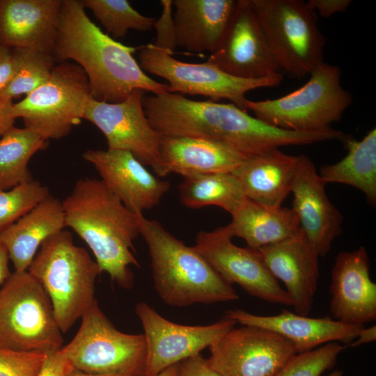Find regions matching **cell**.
I'll return each instance as SVG.
<instances>
[{
	"mask_svg": "<svg viewBox=\"0 0 376 376\" xmlns=\"http://www.w3.org/2000/svg\"><path fill=\"white\" fill-rule=\"evenodd\" d=\"M349 344L350 346L355 347L359 345L373 342L376 340V327L372 326L369 328L363 327L358 334L357 336Z\"/></svg>",
	"mask_w": 376,
	"mask_h": 376,
	"instance_id": "obj_42",
	"label": "cell"
},
{
	"mask_svg": "<svg viewBox=\"0 0 376 376\" xmlns=\"http://www.w3.org/2000/svg\"><path fill=\"white\" fill-rule=\"evenodd\" d=\"M231 215L228 224L231 234L244 240L253 249L284 240L300 229L292 209L270 207L247 198Z\"/></svg>",
	"mask_w": 376,
	"mask_h": 376,
	"instance_id": "obj_27",
	"label": "cell"
},
{
	"mask_svg": "<svg viewBox=\"0 0 376 376\" xmlns=\"http://www.w3.org/2000/svg\"><path fill=\"white\" fill-rule=\"evenodd\" d=\"M281 70L303 79L323 62L315 13L301 0H250Z\"/></svg>",
	"mask_w": 376,
	"mask_h": 376,
	"instance_id": "obj_8",
	"label": "cell"
},
{
	"mask_svg": "<svg viewBox=\"0 0 376 376\" xmlns=\"http://www.w3.org/2000/svg\"><path fill=\"white\" fill-rule=\"evenodd\" d=\"M27 271L49 297L62 333L70 329L95 300L99 267L85 249L74 244L68 230L45 240Z\"/></svg>",
	"mask_w": 376,
	"mask_h": 376,
	"instance_id": "obj_5",
	"label": "cell"
},
{
	"mask_svg": "<svg viewBox=\"0 0 376 376\" xmlns=\"http://www.w3.org/2000/svg\"><path fill=\"white\" fill-rule=\"evenodd\" d=\"M62 0H0V45L51 53Z\"/></svg>",
	"mask_w": 376,
	"mask_h": 376,
	"instance_id": "obj_22",
	"label": "cell"
},
{
	"mask_svg": "<svg viewBox=\"0 0 376 376\" xmlns=\"http://www.w3.org/2000/svg\"><path fill=\"white\" fill-rule=\"evenodd\" d=\"M328 376H343V372L341 370H336L331 372Z\"/></svg>",
	"mask_w": 376,
	"mask_h": 376,
	"instance_id": "obj_46",
	"label": "cell"
},
{
	"mask_svg": "<svg viewBox=\"0 0 376 376\" xmlns=\"http://www.w3.org/2000/svg\"><path fill=\"white\" fill-rule=\"evenodd\" d=\"M139 50L141 69L166 80L169 93L203 95L214 101L226 99L244 110L248 92L276 86L283 79L281 73L257 79L235 77L207 61L192 63L179 61L153 44L139 47Z\"/></svg>",
	"mask_w": 376,
	"mask_h": 376,
	"instance_id": "obj_11",
	"label": "cell"
},
{
	"mask_svg": "<svg viewBox=\"0 0 376 376\" xmlns=\"http://www.w3.org/2000/svg\"><path fill=\"white\" fill-rule=\"evenodd\" d=\"M107 187L131 211L143 214L158 205L170 188L133 154L121 150H88L82 155Z\"/></svg>",
	"mask_w": 376,
	"mask_h": 376,
	"instance_id": "obj_17",
	"label": "cell"
},
{
	"mask_svg": "<svg viewBox=\"0 0 376 376\" xmlns=\"http://www.w3.org/2000/svg\"><path fill=\"white\" fill-rule=\"evenodd\" d=\"M49 297L28 271L14 272L0 289V348L49 353L63 339Z\"/></svg>",
	"mask_w": 376,
	"mask_h": 376,
	"instance_id": "obj_7",
	"label": "cell"
},
{
	"mask_svg": "<svg viewBox=\"0 0 376 376\" xmlns=\"http://www.w3.org/2000/svg\"><path fill=\"white\" fill-rule=\"evenodd\" d=\"M144 91L135 90L125 100L108 103L88 100L84 119L105 136L108 149L125 150L152 167L159 157L161 135L150 125L143 106Z\"/></svg>",
	"mask_w": 376,
	"mask_h": 376,
	"instance_id": "obj_16",
	"label": "cell"
},
{
	"mask_svg": "<svg viewBox=\"0 0 376 376\" xmlns=\"http://www.w3.org/2000/svg\"><path fill=\"white\" fill-rule=\"evenodd\" d=\"M225 318L242 325L258 327L274 331L289 340L297 353L331 342L348 345L363 325L347 324L329 317L309 318L283 309L275 315H258L241 309L228 310Z\"/></svg>",
	"mask_w": 376,
	"mask_h": 376,
	"instance_id": "obj_21",
	"label": "cell"
},
{
	"mask_svg": "<svg viewBox=\"0 0 376 376\" xmlns=\"http://www.w3.org/2000/svg\"><path fill=\"white\" fill-rule=\"evenodd\" d=\"M209 347L208 360L220 376H272L297 354L282 336L249 325L234 327Z\"/></svg>",
	"mask_w": 376,
	"mask_h": 376,
	"instance_id": "obj_13",
	"label": "cell"
},
{
	"mask_svg": "<svg viewBox=\"0 0 376 376\" xmlns=\"http://www.w3.org/2000/svg\"><path fill=\"white\" fill-rule=\"evenodd\" d=\"M139 48L103 32L87 15L81 1L62 0L53 56L72 60L84 70L92 99L118 103L135 90L168 92L167 84L150 77L136 62L133 54Z\"/></svg>",
	"mask_w": 376,
	"mask_h": 376,
	"instance_id": "obj_1",
	"label": "cell"
},
{
	"mask_svg": "<svg viewBox=\"0 0 376 376\" xmlns=\"http://www.w3.org/2000/svg\"><path fill=\"white\" fill-rule=\"evenodd\" d=\"M299 156L279 148L246 158L232 173L247 198L270 207H281L290 192Z\"/></svg>",
	"mask_w": 376,
	"mask_h": 376,
	"instance_id": "obj_25",
	"label": "cell"
},
{
	"mask_svg": "<svg viewBox=\"0 0 376 376\" xmlns=\"http://www.w3.org/2000/svg\"><path fill=\"white\" fill-rule=\"evenodd\" d=\"M66 227L62 202L49 196L0 232L15 272L27 271L43 242Z\"/></svg>",
	"mask_w": 376,
	"mask_h": 376,
	"instance_id": "obj_26",
	"label": "cell"
},
{
	"mask_svg": "<svg viewBox=\"0 0 376 376\" xmlns=\"http://www.w3.org/2000/svg\"><path fill=\"white\" fill-rule=\"evenodd\" d=\"M228 226L201 231L194 249L221 278L237 284L248 294L264 301L292 306V300L266 266L260 252L237 246Z\"/></svg>",
	"mask_w": 376,
	"mask_h": 376,
	"instance_id": "obj_12",
	"label": "cell"
},
{
	"mask_svg": "<svg viewBox=\"0 0 376 376\" xmlns=\"http://www.w3.org/2000/svg\"><path fill=\"white\" fill-rule=\"evenodd\" d=\"M61 351L75 369L86 373L144 376L146 344L143 334L118 331L96 299L81 317L72 340Z\"/></svg>",
	"mask_w": 376,
	"mask_h": 376,
	"instance_id": "obj_9",
	"label": "cell"
},
{
	"mask_svg": "<svg viewBox=\"0 0 376 376\" xmlns=\"http://www.w3.org/2000/svg\"><path fill=\"white\" fill-rule=\"evenodd\" d=\"M68 376H121L116 375H94L74 369Z\"/></svg>",
	"mask_w": 376,
	"mask_h": 376,
	"instance_id": "obj_45",
	"label": "cell"
},
{
	"mask_svg": "<svg viewBox=\"0 0 376 376\" xmlns=\"http://www.w3.org/2000/svg\"><path fill=\"white\" fill-rule=\"evenodd\" d=\"M258 251L272 274L285 285L295 313L307 316L318 288L320 256L302 230Z\"/></svg>",
	"mask_w": 376,
	"mask_h": 376,
	"instance_id": "obj_20",
	"label": "cell"
},
{
	"mask_svg": "<svg viewBox=\"0 0 376 376\" xmlns=\"http://www.w3.org/2000/svg\"><path fill=\"white\" fill-rule=\"evenodd\" d=\"M9 260L7 249L0 243V287L3 285L11 274L8 266Z\"/></svg>",
	"mask_w": 376,
	"mask_h": 376,
	"instance_id": "obj_43",
	"label": "cell"
},
{
	"mask_svg": "<svg viewBox=\"0 0 376 376\" xmlns=\"http://www.w3.org/2000/svg\"><path fill=\"white\" fill-rule=\"evenodd\" d=\"M113 38H124L131 29L150 31L156 19L136 10L127 0H82Z\"/></svg>",
	"mask_w": 376,
	"mask_h": 376,
	"instance_id": "obj_32",
	"label": "cell"
},
{
	"mask_svg": "<svg viewBox=\"0 0 376 376\" xmlns=\"http://www.w3.org/2000/svg\"><path fill=\"white\" fill-rule=\"evenodd\" d=\"M47 354L0 348V376H38Z\"/></svg>",
	"mask_w": 376,
	"mask_h": 376,
	"instance_id": "obj_35",
	"label": "cell"
},
{
	"mask_svg": "<svg viewBox=\"0 0 376 376\" xmlns=\"http://www.w3.org/2000/svg\"><path fill=\"white\" fill-rule=\"evenodd\" d=\"M179 363L171 366L164 370L162 371L160 373L156 376H177L178 371Z\"/></svg>",
	"mask_w": 376,
	"mask_h": 376,
	"instance_id": "obj_44",
	"label": "cell"
},
{
	"mask_svg": "<svg viewBox=\"0 0 376 376\" xmlns=\"http://www.w3.org/2000/svg\"><path fill=\"white\" fill-rule=\"evenodd\" d=\"M47 146L46 139L28 128L13 126L5 132L0 139V191L31 180L28 163Z\"/></svg>",
	"mask_w": 376,
	"mask_h": 376,
	"instance_id": "obj_30",
	"label": "cell"
},
{
	"mask_svg": "<svg viewBox=\"0 0 376 376\" xmlns=\"http://www.w3.org/2000/svg\"><path fill=\"white\" fill-rule=\"evenodd\" d=\"M346 156L334 164L322 166L320 176L324 182L341 183L361 191L368 201L376 203V128L358 141L346 136L342 140Z\"/></svg>",
	"mask_w": 376,
	"mask_h": 376,
	"instance_id": "obj_28",
	"label": "cell"
},
{
	"mask_svg": "<svg viewBox=\"0 0 376 376\" xmlns=\"http://www.w3.org/2000/svg\"><path fill=\"white\" fill-rule=\"evenodd\" d=\"M345 347L339 343L331 342L296 354L272 376H320L334 366Z\"/></svg>",
	"mask_w": 376,
	"mask_h": 376,
	"instance_id": "obj_34",
	"label": "cell"
},
{
	"mask_svg": "<svg viewBox=\"0 0 376 376\" xmlns=\"http://www.w3.org/2000/svg\"><path fill=\"white\" fill-rule=\"evenodd\" d=\"M207 62L235 77L257 79L281 74L250 0H238Z\"/></svg>",
	"mask_w": 376,
	"mask_h": 376,
	"instance_id": "obj_15",
	"label": "cell"
},
{
	"mask_svg": "<svg viewBox=\"0 0 376 376\" xmlns=\"http://www.w3.org/2000/svg\"><path fill=\"white\" fill-rule=\"evenodd\" d=\"M49 196L48 188L33 179L8 191H0V232L15 223Z\"/></svg>",
	"mask_w": 376,
	"mask_h": 376,
	"instance_id": "obj_33",
	"label": "cell"
},
{
	"mask_svg": "<svg viewBox=\"0 0 376 376\" xmlns=\"http://www.w3.org/2000/svg\"><path fill=\"white\" fill-rule=\"evenodd\" d=\"M143 106L150 125L161 136L214 141L246 157L298 141L296 132L272 126L232 103L193 100L166 92L143 96Z\"/></svg>",
	"mask_w": 376,
	"mask_h": 376,
	"instance_id": "obj_2",
	"label": "cell"
},
{
	"mask_svg": "<svg viewBox=\"0 0 376 376\" xmlns=\"http://www.w3.org/2000/svg\"><path fill=\"white\" fill-rule=\"evenodd\" d=\"M146 344L144 376H156L169 367L200 354L237 324L225 318L205 326L174 323L160 315L146 302L135 306Z\"/></svg>",
	"mask_w": 376,
	"mask_h": 376,
	"instance_id": "obj_14",
	"label": "cell"
},
{
	"mask_svg": "<svg viewBox=\"0 0 376 376\" xmlns=\"http://www.w3.org/2000/svg\"><path fill=\"white\" fill-rule=\"evenodd\" d=\"M246 158L217 141L189 136H161L159 157L152 167L158 177L178 173L183 177L232 173Z\"/></svg>",
	"mask_w": 376,
	"mask_h": 376,
	"instance_id": "obj_23",
	"label": "cell"
},
{
	"mask_svg": "<svg viewBox=\"0 0 376 376\" xmlns=\"http://www.w3.org/2000/svg\"><path fill=\"white\" fill-rule=\"evenodd\" d=\"M330 312L336 320L363 325L376 320V284L363 246L340 252L331 272Z\"/></svg>",
	"mask_w": 376,
	"mask_h": 376,
	"instance_id": "obj_19",
	"label": "cell"
},
{
	"mask_svg": "<svg viewBox=\"0 0 376 376\" xmlns=\"http://www.w3.org/2000/svg\"><path fill=\"white\" fill-rule=\"evenodd\" d=\"M16 58L14 77L0 98L27 95L45 83L55 67L52 54L31 48H12Z\"/></svg>",
	"mask_w": 376,
	"mask_h": 376,
	"instance_id": "obj_31",
	"label": "cell"
},
{
	"mask_svg": "<svg viewBox=\"0 0 376 376\" xmlns=\"http://www.w3.org/2000/svg\"><path fill=\"white\" fill-rule=\"evenodd\" d=\"M13 104L12 100L0 98V137L14 126Z\"/></svg>",
	"mask_w": 376,
	"mask_h": 376,
	"instance_id": "obj_41",
	"label": "cell"
},
{
	"mask_svg": "<svg viewBox=\"0 0 376 376\" xmlns=\"http://www.w3.org/2000/svg\"><path fill=\"white\" fill-rule=\"evenodd\" d=\"M65 226L89 246L100 273L131 290L134 276L130 265L139 267L133 242L139 234V214L129 210L101 180H79L62 201Z\"/></svg>",
	"mask_w": 376,
	"mask_h": 376,
	"instance_id": "obj_3",
	"label": "cell"
},
{
	"mask_svg": "<svg viewBox=\"0 0 376 376\" xmlns=\"http://www.w3.org/2000/svg\"><path fill=\"white\" fill-rule=\"evenodd\" d=\"M87 77L77 64L63 62L55 65L49 79L17 103L16 118L24 127L45 139H60L84 119L91 98Z\"/></svg>",
	"mask_w": 376,
	"mask_h": 376,
	"instance_id": "obj_10",
	"label": "cell"
},
{
	"mask_svg": "<svg viewBox=\"0 0 376 376\" xmlns=\"http://www.w3.org/2000/svg\"><path fill=\"white\" fill-rule=\"evenodd\" d=\"M234 0H173L177 46L194 53L212 52L236 5Z\"/></svg>",
	"mask_w": 376,
	"mask_h": 376,
	"instance_id": "obj_24",
	"label": "cell"
},
{
	"mask_svg": "<svg viewBox=\"0 0 376 376\" xmlns=\"http://www.w3.org/2000/svg\"><path fill=\"white\" fill-rule=\"evenodd\" d=\"M298 89L276 99L246 100L245 109L255 117L281 129L318 132L331 128L352 104V97L341 84L337 65L324 61Z\"/></svg>",
	"mask_w": 376,
	"mask_h": 376,
	"instance_id": "obj_6",
	"label": "cell"
},
{
	"mask_svg": "<svg viewBox=\"0 0 376 376\" xmlns=\"http://www.w3.org/2000/svg\"><path fill=\"white\" fill-rule=\"evenodd\" d=\"M325 185L311 159L299 155L291 188L292 209L298 217L300 228L320 257L329 252L333 241L342 232L343 216L327 197Z\"/></svg>",
	"mask_w": 376,
	"mask_h": 376,
	"instance_id": "obj_18",
	"label": "cell"
},
{
	"mask_svg": "<svg viewBox=\"0 0 376 376\" xmlns=\"http://www.w3.org/2000/svg\"><path fill=\"white\" fill-rule=\"evenodd\" d=\"M351 0H309L308 7L324 17H329L338 12H345L351 4Z\"/></svg>",
	"mask_w": 376,
	"mask_h": 376,
	"instance_id": "obj_40",
	"label": "cell"
},
{
	"mask_svg": "<svg viewBox=\"0 0 376 376\" xmlns=\"http://www.w3.org/2000/svg\"><path fill=\"white\" fill-rule=\"evenodd\" d=\"M74 367L61 349L47 354L38 376H68Z\"/></svg>",
	"mask_w": 376,
	"mask_h": 376,
	"instance_id": "obj_37",
	"label": "cell"
},
{
	"mask_svg": "<svg viewBox=\"0 0 376 376\" xmlns=\"http://www.w3.org/2000/svg\"><path fill=\"white\" fill-rule=\"evenodd\" d=\"M177 376H220L212 367L208 359L198 354L189 357L178 366Z\"/></svg>",
	"mask_w": 376,
	"mask_h": 376,
	"instance_id": "obj_38",
	"label": "cell"
},
{
	"mask_svg": "<svg viewBox=\"0 0 376 376\" xmlns=\"http://www.w3.org/2000/svg\"><path fill=\"white\" fill-rule=\"evenodd\" d=\"M180 197L187 207L216 205L232 214L246 198L232 173H216L183 177Z\"/></svg>",
	"mask_w": 376,
	"mask_h": 376,
	"instance_id": "obj_29",
	"label": "cell"
},
{
	"mask_svg": "<svg viewBox=\"0 0 376 376\" xmlns=\"http://www.w3.org/2000/svg\"><path fill=\"white\" fill-rule=\"evenodd\" d=\"M16 67L13 49L0 45V95L12 81Z\"/></svg>",
	"mask_w": 376,
	"mask_h": 376,
	"instance_id": "obj_39",
	"label": "cell"
},
{
	"mask_svg": "<svg viewBox=\"0 0 376 376\" xmlns=\"http://www.w3.org/2000/svg\"><path fill=\"white\" fill-rule=\"evenodd\" d=\"M156 291L171 306L236 301L233 285L224 281L203 256L169 233L158 221L139 214Z\"/></svg>",
	"mask_w": 376,
	"mask_h": 376,
	"instance_id": "obj_4",
	"label": "cell"
},
{
	"mask_svg": "<svg viewBox=\"0 0 376 376\" xmlns=\"http://www.w3.org/2000/svg\"><path fill=\"white\" fill-rule=\"evenodd\" d=\"M160 3L163 11L161 17L155 19L153 25L157 32L156 42L153 45L172 54L177 46L172 15V0H162Z\"/></svg>",
	"mask_w": 376,
	"mask_h": 376,
	"instance_id": "obj_36",
	"label": "cell"
}]
</instances>
